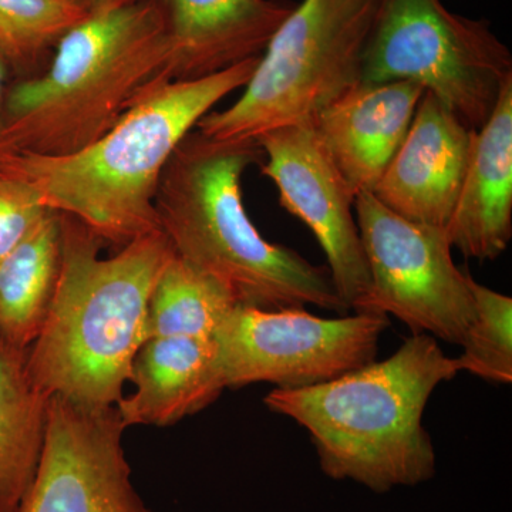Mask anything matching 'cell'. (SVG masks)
<instances>
[{"label":"cell","instance_id":"obj_6","mask_svg":"<svg viewBox=\"0 0 512 512\" xmlns=\"http://www.w3.org/2000/svg\"><path fill=\"white\" fill-rule=\"evenodd\" d=\"M380 0H302L269 40L244 93L207 114L197 131L215 140H256L315 120L362 82L363 55Z\"/></svg>","mask_w":512,"mask_h":512},{"label":"cell","instance_id":"obj_2","mask_svg":"<svg viewBox=\"0 0 512 512\" xmlns=\"http://www.w3.org/2000/svg\"><path fill=\"white\" fill-rule=\"evenodd\" d=\"M62 217V259L55 295L28 349L33 382L92 409L123 399L138 350L148 339V303L174 255L161 231L141 235L101 258L104 242L70 215Z\"/></svg>","mask_w":512,"mask_h":512},{"label":"cell","instance_id":"obj_15","mask_svg":"<svg viewBox=\"0 0 512 512\" xmlns=\"http://www.w3.org/2000/svg\"><path fill=\"white\" fill-rule=\"evenodd\" d=\"M451 247L467 258L494 261L512 238V79L474 134L470 163L446 227Z\"/></svg>","mask_w":512,"mask_h":512},{"label":"cell","instance_id":"obj_5","mask_svg":"<svg viewBox=\"0 0 512 512\" xmlns=\"http://www.w3.org/2000/svg\"><path fill=\"white\" fill-rule=\"evenodd\" d=\"M160 0L83 19L59 40L49 66L10 90L0 156H66L89 146L137 100L170 79Z\"/></svg>","mask_w":512,"mask_h":512},{"label":"cell","instance_id":"obj_7","mask_svg":"<svg viewBox=\"0 0 512 512\" xmlns=\"http://www.w3.org/2000/svg\"><path fill=\"white\" fill-rule=\"evenodd\" d=\"M511 79L510 49L485 20L450 12L441 0H380L360 83H419L478 131Z\"/></svg>","mask_w":512,"mask_h":512},{"label":"cell","instance_id":"obj_9","mask_svg":"<svg viewBox=\"0 0 512 512\" xmlns=\"http://www.w3.org/2000/svg\"><path fill=\"white\" fill-rule=\"evenodd\" d=\"M353 207L372 284L366 312L392 315L413 335L461 346L474 302L446 228L404 220L372 192L356 195Z\"/></svg>","mask_w":512,"mask_h":512},{"label":"cell","instance_id":"obj_24","mask_svg":"<svg viewBox=\"0 0 512 512\" xmlns=\"http://www.w3.org/2000/svg\"><path fill=\"white\" fill-rule=\"evenodd\" d=\"M10 64L5 56L0 53V123H2V100L3 89H5L6 76H8V69Z\"/></svg>","mask_w":512,"mask_h":512},{"label":"cell","instance_id":"obj_16","mask_svg":"<svg viewBox=\"0 0 512 512\" xmlns=\"http://www.w3.org/2000/svg\"><path fill=\"white\" fill-rule=\"evenodd\" d=\"M134 392L116 404L124 426H173L214 403L225 387L214 338H148L138 350Z\"/></svg>","mask_w":512,"mask_h":512},{"label":"cell","instance_id":"obj_14","mask_svg":"<svg viewBox=\"0 0 512 512\" xmlns=\"http://www.w3.org/2000/svg\"><path fill=\"white\" fill-rule=\"evenodd\" d=\"M171 46L170 79L195 80L259 57L291 0H160Z\"/></svg>","mask_w":512,"mask_h":512},{"label":"cell","instance_id":"obj_21","mask_svg":"<svg viewBox=\"0 0 512 512\" xmlns=\"http://www.w3.org/2000/svg\"><path fill=\"white\" fill-rule=\"evenodd\" d=\"M474 318L456 357L460 372L498 384L512 382V298L468 275Z\"/></svg>","mask_w":512,"mask_h":512},{"label":"cell","instance_id":"obj_23","mask_svg":"<svg viewBox=\"0 0 512 512\" xmlns=\"http://www.w3.org/2000/svg\"><path fill=\"white\" fill-rule=\"evenodd\" d=\"M82 3L86 12L89 15H96V13L110 12L126 6L134 5V3L141 2V0H79Z\"/></svg>","mask_w":512,"mask_h":512},{"label":"cell","instance_id":"obj_13","mask_svg":"<svg viewBox=\"0 0 512 512\" xmlns=\"http://www.w3.org/2000/svg\"><path fill=\"white\" fill-rule=\"evenodd\" d=\"M419 83H360L315 117L323 146L353 192H373L409 131Z\"/></svg>","mask_w":512,"mask_h":512},{"label":"cell","instance_id":"obj_1","mask_svg":"<svg viewBox=\"0 0 512 512\" xmlns=\"http://www.w3.org/2000/svg\"><path fill=\"white\" fill-rule=\"evenodd\" d=\"M259 57L195 80H165L107 133L66 156H0V170L35 188L49 210L70 215L104 244L124 247L160 231L158 185L165 165L215 104L244 89Z\"/></svg>","mask_w":512,"mask_h":512},{"label":"cell","instance_id":"obj_18","mask_svg":"<svg viewBox=\"0 0 512 512\" xmlns=\"http://www.w3.org/2000/svg\"><path fill=\"white\" fill-rule=\"evenodd\" d=\"M62 259V217L52 211L0 261V336L29 349L49 312Z\"/></svg>","mask_w":512,"mask_h":512},{"label":"cell","instance_id":"obj_12","mask_svg":"<svg viewBox=\"0 0 512 512\" xmlns=\"http://www.w3.org/2000/svg\"><path fill=\"white\" fill-rule=\"evenodd\" d=\"M476 131L424 92L402 146L373 195L404 220L446 228L463 187Z\"/></svg>","mask_w":512,"mask_h":512},{"label":"cell","instance_id":"obj_10","mask_svg":"<svg viewBox=\"0 0 512 512\" xmlns=\"http://www.w3.org/2000/svg\"><path fill=\"white\" fill-rule=\"evenodd\" d=\"M116 407L50 397L35 477L10 512H154L131 477Z\"/></svg>","mask_w":512,"mask_h":512},{"label":"cell","instance_id":"obj_4","mask_svg":"<svg viewBox=\"0 0 512 512\" xmlns=\"http://www.w3.org/2000/svg\"><path fill=\"white\" fill-rule=\"evenodd\" d=\"M458 372L457 359L421 333L383 362L313 386L275 387L264 403L308 431L326 476L387 493L436 474L423 414L434 390Z\"/></svg>","mask_w":512,"mask_h":512},{"label":"cell","instance_id":"obj_3","mask_svg":"<svg viewBox=\"0 0 512 512\" xmlns=\"http://www.w3.org/2000/svg\"><path fill=\"white\" fill-rule=\"evenodd\" d=\"M262 158L256 140H215L192 130L158 185V228L178 258L217 279L238 305L348 312L328 268L266 241L249 220L242 175Z\"/></svg>","mask_w":512,"mask_h":512},{"label":"cell","instance_id":"obj_22","mask_svg":"<svg viewBox=\"0 0 512 512\" xmlns=\"http://www.w3.org/2000/svg\"><path fill=\"white\" fill-rule=\"evenodd\" d=\"M50 212L35 188L0 170V261L28 239Z\"/></svg>","mask_w":512,"mask_h":512},{"label":"cell","instance_id":"obj_11","mask_svg":"<svg viewBox=\"0 0 512 512\" xmlns=\"http://www.w3.org/2000/svg\"><path fill=\"white\" fill-rule=\"evenodd\" d=\"M279 202L318 239L333 285L348 309L366 312L370 272L353 210L355 195L323 146L313 120L276 128L256 138Z\"/></svg>","mask_w":512,"mask_h":512},{"label":"cell","instance_id":"obj_8","mask_svg":"<svg viewBox=\"0 0 512 512\" xmlns=\"http://www.w3.org/2000/svg\"><path fill=\"white\" fill-rule=\"evenodd\" d=\"M389 316L359 312L328 319L305 308L237 305L214 335L225 389L252 383L299 389L329 382L375 362Z\"/></svg>","mask_w":512,"mask_h":512},{"label":"cell","instance_id":"obj_17","mask_svg":"<svg viewBox=\"0 0 512 512\" xmlns=\"http://www.w3.org/2000/svg\"><path fill=\"white\" fill-rule=\"evenodd\" d=\"M49 403L30 376L28 349L0 336V512L12 511L35 477Z\"/></svg>","mask_w":512,"mask_h":512},{"label":"cell","instance_id":"obj_19","mask_svg":"<svg viewBox=\"0 0 512 512\" xmlns=\"http://www.w3.org/2000/svg\"><path fill=\"white\" fill-rule=\"evenodd\" d=\"M238 305L217 279L171 256L148 303V338H214Z\"/></svg>","mask_w":512,"mask_h":512},{"label":"cell","instance_id":"obj_20","mask_svg":"<svg viewBox=\"0 0 512 512\" xmlns=\"http://www.w3.org/2000/svg\"><path fill=\"white\" fill-rule=\"evenodd\" d=\"M89 13L79 0H0V53L29 67Z\"/></svg>","mask_w":512,"mask_h":512}]
</instances>
